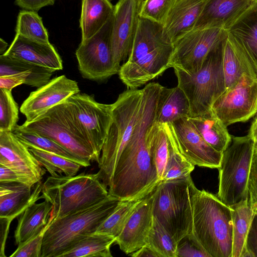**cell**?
Returning <instances> with one entry per match:
<instances>
[{
	"label": "cell",
	"mask_w": 257,
	"mask_h": 257,
	"mask_svg": "<svg viewBox=\"0 0 257 257\" xmlns=\"http://www.w3.org/2000/svg\"><path fill=\"white\" fill-rule=\"evenodd\" d=\"M226 30L242 50L257 73V2Z\"/></svg>",
	"instance_id": "d4e9b609"
},
{
	"label": "cell",
	"mask_w": 257,
	"mask_h": 257,
	"mask_svg": "<svg viewBox=\"0 0 257 257\" xmlns=\"http://www.w3.org/2000/svg\"><path fill=\"white\" fill-rule=\"evenodd\" d=\"M139 19L137 0H118L114 6L110 44L113 65L117 74L121 62L128 58L131 52Z\"/></svg>",
	"instance_id": "9a60e30c"
},
{
	"label": "cell",
	"mask_w": 257,
	"mask_h": 257,
	"mask_svg": "<svg viewBox=\"0 0 257 257\" xmlns=\"http://www.w3.org/2000/svg\"><path fill=\"white\" fill-rule=\"evenodd\" d=\"M190 177L161 180L153 192V217L178 243L192 232L193 214L189 189Z\"/></svg>",
	"instance_id": "ba28073f"
},
{
	"label": "cell",
	"mask_w": 257,
	"mask_h": 257,
	"mask_svg": "<svg viewBox=\"0 0 257 257\" xmlns=\"http://www.w3.org/2000/svg\"><path fill=\"white\" fill-rule=\"evenodd\" d=\"M248 134L254 141L257 140V114L250 125Z\"/></svg>",
	"instance_id": "816d5d0a"
},
{
	"label": "cell",
	"mask_w": 257,
	"mask_h": 257,
	"mask_svg": "<svg viewBox=\"0 0 257 257\" xmlns=\"http://www.w3.org/2000/svg\"><path fill=\"white\" fill-rule=\"evenodd\" d=\"M254 150V142L247 134L232 137L223 152L219 170L218 198L233 206L248 198L247 183Z\"/></svg>",
	"instance_id": "9c48e42d"
},
{
	"label": "cell",
	"mask_w": 257,
	"mask_h": 257,
	"mask_svg": "<svg viewBox=\"0 0 257 257\" xmlns=\"http://www.w3.org/2000/svg\"><path fill=\"white\" fill-rule=\"evenodd\" d=\"M55 0H15V4L24 10L38 12L43 7L53 5Z\"/></svg>",
	"instance_id": "7dc6e473"
},
{
	"label": "cell",
	"mask_w": 257,
	"mask_h": 257,
	"mask_svg": "<svg viewBox=\"0 0 257 257\" xmlns=\"http://www.w3.org/2000/svg\"><path fill=\"white\" fill-rule=\"evenodd\" d=\"M16 34L43 43H49V36L42 18L36 12L23 10L17 20Z\"/></svg>",
	"instance_id": "f35d334b"
},
{
	"label": "cell",
	"mask_w": 257,
	"mask_h": 257,
	"mask_svg": "<svg viewBox=\"0 0 257 257\" xmlns=\"http://www.w3.org/2000/svg\"><path fill=\"white\" fill-rule=\"evenodd\" d=\"M174 0H137L139 17L163 25Z\"/></svg>",
	"instance_id": "b9f144b4"
},
{
	"label": "cell",
	"mask_w": 257,
	"mask_h": 257,
	"mask_svg": "<svg viewBox=\"0 0 257 257\" xmlns=\"http://www.w3.org/2000/svg\"><path fill=\"white\" fill-rule=\"evenodd\" d=\"M133 257H161L148 245H145L131 254Z\"/></svg>",
	"instance_id": "f907efd6"
},
{
	"label": "cell",
	"mask_w": 257,
	"mask_h": 257,
	"mask_svg": "<svg viewBox=\"0 0 257 257\" xmlns=\"http://www.w3.org/2000/svg\"><path fill=\"white\" fill-rule=\"evenodd\" d=\"M54 72L2 55L0 56V88L12 90L23 84L39 88L49 81Z\"/></svg>",
	"instance_id": "ffe728a7"
},
{
	"label": "cell",
	"mask_w": 257,
	"mask_h": 257,
	"mask_svg": "<svg viewBox=\"0 0 257 257\" xmlns=\"http://www.w3.org/2000/svg\"><path fill=\"white\" fill-rule=\"evenodd\" d=\"M120 201L109 194L98 203L54 219L44 234L41 257H60L84 238L96 232Z\"/></svg>",
	"instance_id": "3957f363"
},
{
	"label": "cell",
	"mask_w": 257,
	"mask_h": 257,
	"mask_svg": "<svg viewBox=\"0 0 257 257\" xmlns=\"http://www.w3.org/2000/svg\"><path fill=\"white\" fill-rule=\"evenodd\" d=\"M141 115L131 138L116 164L108 194L125 200L154 189L160 181L147 144V134L156 121L161 89L148 85L144 87Z\"/></svg>",
	"instance_id": "6da1fadb"
},
{
	"label": "cell",
	"mask_w": 257,
	"mask_h": 257,
	"mask_svg": "<svg viewBox=\"0 0 257 257\" xmlns=\"http://www.w3.org/2000/svg\"><path fill=\"white\" fill-rule=\"evenodd\" d=\"M70 103L98 163L112 120V104L97 102L93 95L78 93L67 99Z\"/></svg>",
	"instance_id": "4fadbf2b"
},
{
	"label": "cell",
	"mask_w": 257,
	"mask_h": 257,
	"mask_svg": "<svg viewBox=\"0 0 257 257\" xmlns=\"http://www.w3.org/2000/svg\"><path fill=\"white\" fill-rule=\"evenodd\" d=\"M222 68L226 89L233 86L243 74L257 78V73L247 57L227 33L223 41Z\"/></svg>",
	"instance_id": "484cf974"
},
{
	"label": "cell",
	"mask_w": 257,
	"mask_h": 257,
	"mask_svg": "<svg viewBox=\"0 0 257 257\" xmlns=\"http://www.w3.org/2000/svg\"><path fill=\"white\" fill-rule=\"evenodd\" d=\"M154 190L137 206L122 231L116 238L115 242L126 254H131L148 244L153 218L152 202Z\"/></svg>",
	"instance_id": "d6986e66"
},
{
	"label": "cell",
	"mask_w": 257,
	"mask_h": 257,
	"mask_svg": "<svg viewBox=\"0 0 257 257\" xmlns=\"http://www.w3.org/2000/svg\"><path fill=\"white\" fill-rule=\"evenodd\" d=\"M23 183L19 175L9 168L0 165V183Z\"/></svg>",
	"instance_id": "681fc988"
},
{
	"label": "cell",
	"mask_w": 257,
	"mask_h": 257,
	"mask_svg": "<svg viewBox=\"0 0 257 257\" xmlns=\"http://www.w3.org/2000/svg\"><path fill=\"white\" fill-rule=\"evenodd\" d=\"M52 205L44 200L40 203H34L29 206L18 218V225L15 230L16 244L25 242L39 232L49 221Z\"/></svg>",
	"instance_id": "f1b7e54d"
},
{
	"label": "cell",
	"mask_w": 257,
	"mask_h": 257,
	"mask_svg": "<svg viewBox=\"0 0 257 257\" xmlns=\"http://www.w3.org/2000/svg\"><path fill=\"white\" fill-rule=\"evenodd\" d=\"M189 119L204 140L216 151L223 153L230 145L232 136L227 126L211 110Z\"/></svg>",
	"instance_id": "1f68e13d"
},
{
	"label": "cell",
	"mask_w": 257,
	"mask_h": 257,
	"mask_svg": "<svg viewBox=\"0 0 257 257\" xmlns=\"http://www.w3.org/2000/svg\"><path fill=\"white\" fill-rule=\"evenodd\" d=\"M149 151L157 168L160 180H162L168 162L170 151V137L168 123L156 121L147 134Z\"/></svg>",
	"instance_id": "d6a6232c"
},
{
	"label": "cell",
	"mask_w": 257,
	"mask_h": 257,
	"mask_svg": "<svg viewBox=\"0 0 257 257\" xmlns=\"http://www.w3.org/2000/svg\"><path fill=\"white\" fill-rule=\"evenodd\" d=\"M219 27L194 28L173 43L172 67L193 74L201 67L210 51L226 36Z\"/></svg>",
	"instance_id": "30bf717a"
},
{
	"label": "cell",
	"mask_w": 257,
	"mask_h": 257,
	"mask_svg": "<svg viewBox=\"0 0 257 257\" xmlns=\"http://www.w3.org/2000/svg\"><path fill=\"white\" fill-rule=\"evenodd\" d=\"M177 256L211 257L196 241L192 233L185 237L179 242Z\"/></svg>",
	"instance_id": "ee69618b"
},
{
	"label": "cell",
	"mask_w": 257,
	"mask_h": 257,
	"mask_svg": "<svg viewBox=\"0 0 257 257\" xmlns=\"http://www.w3.org/2000/svg\"><path fill=\"white\" fill-rule=\"evenodd\" d=\"M27 147L51 176L56 177L63 175L73 176L76 175L82 167L79 164L58 155L34 147Z\"/></svg>",
	"instance_id": "74e56055"
},
{
	"label": "cell",
	"mask_w": 257,
	"mask_h": 257,
	"mask_svg": "<svg viewBox=\"0 0 257 257\" xmlns=\"http://www.w3.org/2000/svg\"><path fill=\"white\" fill-rule=\"evenodd\" d=\"M204 0H174L163 24L166 39L173 43L195 28Z\"/></svg>",
	"instance_id": "603a6c76"
},
{
	"label": "cell",
	"mask_w": 257,
	"mask_h": 257,
	"mask_svg": "<svg viewBox=\"0 0 257 257\" xmlns=\"http://www.w3.org/2000/svg\"><path fill=\"white\" fill-rule=\"evenodd\" d=\"M8 43L2 38L0 39V55H3L7 50Z\"/></svg>",
	"instance_id": "f5cc1de1"
},
{
	"label": "cell",
	"mask_w": 257,
	"mask_h": 257,
	"mask_svg": "<svg viewBox=\"0 0 257 257\" xmlns=\"http://www.w3.org/2000/svg\"><path fill=\"white\" fill-rule=\"evenodd\" d=\"M173 49V44L167 43L133 63H124L118 73L120 79L128 89H138L172 67Z\"/></svg>",
	"instance_id": "2e32d148"
},
{
	"label": "cell",
	"mask_w": 257,
	"mask_h": 257,
	"mask_svg": "<svg viewBox=\"0 0 257 257\" xmlns=\"http://www.w3.org/2000/svg\"><path fill=\"white\" fill-rule=\"evenodd\" d=\"M182 154L193 165L218 169L222 153L209 145L202 138L188 117L171 123Z\"/></svg>",
	"instance_id": "ac0fdd59"
},
{
	"label": "cell",
	"mask_w": 257,
	"mask_h": 257,
	"mask_svg": "<svg viewBox=\"0 0 257 257\" xmlns=\"http://www.w3.org/2000/svg\"><path fill=\"white\" fill-rule=\"evenodd\" d=\"M255 2H257V0H255Z\"/></svg>",
	"instance_id": "11a10c76"
},
{
	"label": "cell",
	"mask_w": 257,
	"mask_h": 257,
	"mask_svg": "<svg viewBox=\"0 0 257 257\" xmlns=\"http://www.w3.org/2000/svg\"><path fill=\"white\" fill-rule=\"evenodd\" d=\"M143 89H127L112 104V120L103 145L97 173L106 187L110 185L120 156L141 115Z\"/></svg>",
	"instance_id": "277c9868"
},
{
	"label": "cell",
	"mask_w": 257,
	"mask_h": 257,
	"mask_svg": "<svg viewBox=\"0 0 257 257\" xmlns=\"http://www.w3.org/2000/svg\"><path fill=\"white\" fill-rule=\"evenodd\" d=\"M115 240L111 235L96 232L84 238L60 257H112L110 247Z\"/></svg>",
	"instance_id": "836d02e7"
},
{
	"label": "cell",
	"mask_w": 257,
	"mask_h": 257,
	"mask_svg": "<svg viewBox=\"0 0 257 257\" xmlns=\"http://www.w3.org/2000/svg\"><path fill=\"white\" fill-rule=\"evenodd\" d=\"M168 128L170 137L169 155L162 180L187 179L191 176L195 166L182 154L171 123H168Z\"/></svg>",
	"instance_id": "d590c367"
},
{
	"label": "cell",
	"mask_w": 257,
	"mask_h": 257,
	"mask_svg": "<svg viewBox=\"0 0 257 257\" xmlns=\"http://www.w3.org/2000/svg\"><path fill=\"white\" fill-rule=\"evenodd\" d=\"M19 120V107L12 90L0 88V131L13 132Z\"/></svg>",
	"instance_id": "60d3db41"
},
{
	"label": "cell",
	"mask_w": 257,
	"mask_h": 257,
	"mask_svg": "<svg viewBox=\"0 0 257 257\" xmlns=\"http://www.w3.org/2000/svg\"><path fill=\"white\" fill-rule=\"evenodd\" d=\"M112 23V16L96 34L81 41L76 50L78 69L84 78L101 81L117 74L111 49Z\"/></svg>",
	"instance_id": "8fae6325"
},
{
	"label": "cell",
	"mask_w": 257,
	"mask_h": 257,
	"mask_svg": "<svg viewBox=\"0 0 257 257\" xmlns=\"http://www.w3.org/2000/svg\"><path fill=\"white\" fill-rule=\"evenodd\" d=\"M79 92L76 81L64 75L56 77L31 92L21 105L20 111L25 116L26 121H31L49 109Z\"/></svg>",
	"instance_id": "e0dca14e"
},
{
	"label": "cell",
	"mask_w": 257,
	"mask_h": 257,
	"mask_svg": "<svg viewBox=\"0 0 257 257\" xmlns=\"http://www.w3.org/2000/svg\"><path fill=\"white\" fill-rule=\"evenodd\" d=\"M224 39L210 51L196 72L189 74L174 68L177 85L183 90L189 101L190 117L210 111L213 103L226 89L222 68Z\"/></svg>",
	"instance_id": "52a82bcc"
},
{
	"label": "cell",
	"mask_w": 257,
	"mask_h": 257,
	"mask_svg": "<svg viewBox=\"0 0 257 257\" xmlns=\"http://www.w3.org/2000/svg\"><path fill=\"white\" fill-rule=\"evenodd\" d=\"M12 221L5 217H0V256H6L5 253L6 242Z\"/></svg>",
	"instance_id": "c3c4849f"
},
{
	"label": "cell",
	"mask_w": 257,
	"mask_h": 257,
	"mask_svg": "<svg viewBox=\"0 0 257 257\" xmlns=\"http://www.w3.org/2000/svg\"><path fill=\"white\" fill-rule=\"evenodd\" d=\"M13 133L27 146H32L55 154L86 167L90 163L86 162L75 156L69 151L52 139L32 131L22 128L17 125Z\"/></svg>",
	"instance_id": "8d00e7d4"
},
{
	"label": "cell",
	"mask_w": 257,
	"mask_h": 257,
	"mask_svg": "<svg viewBox=\"0 0 257 257\" xmlns=\"http://www.w3.org/2000/svg\"><path fill=\"white\" fill-rule=\"evenodd\" d=\"M167 43H171L164 36L162 24L139 17L132 49L125 63H133Z\"/></svg>",
	"instance_id": "4316f807"
},
{
	"label": "cell",
	"mask_w": 257,
	"mask_h": 257,
	"mask_svg": "<svg viewBox=\"0 0 257 257\" xmlns=\"http://www.w3.org/2000/svg\"><path fill=\"white\" fill-rule=\"evenodd\" d=\"M41 195L52 205L51 213L56 219L98 203L109 194L97 173H82L48 177Z\"/></svg>",
	"instance_id": "5b68a950"
},
{
	"label": "cell",
	"mask_w": 257,
	"mask_h": 257,
	"mask_svg": "<svg viewBox=\"0 0 257 257\" xmlns=\"http://www.w3.org/2000/svg\"><path fill=\"white\" fill-rule=\"evenodd\" d=\"M246 249L251 257H257V212L254 215L247 235Z\"/></svg>",
	"instance_id": "bcb514c9"
},
{
	"label": "cell",
	"mask_w": 257,
	"mask_h": 257,
	"mask_svg": "<svg viewBox=\"0 0 257 257\" xmlns=\"http://www.w3.org/2000/svg\"><path fill=\"white\" fill-rule=\"evenodd\" d=\"M255 0H204L195 28L219 27L227 30Z\"/></svg>",
	"instance_id": "cb8c5ba5"
},
{
	"label": "cell",
	"mask_w": 257,
	"mask_h": 257,
	"mask_svg": "<svg viewBox=\"0 0 257 257\" xmlns=\"http://www.w3.org/2000/svg\"><path fill=\"white\" fill-rule=\"evenodd\" d=\"M155 188L130 199L121 200L114 211L99 226L96 232L105 233L116 238L137 206Z\"/></svg>",
	"instance_id": "e575fe53"
},
{
	"label": "cell",
	"mask_w": 257,
	"mask_h": 257,
	"mask_svg": "<svg viewBox=\"0 0 257 257\" xmlns=\"http://www.w3.org/2000/svg\"><path fill=\"white\" fill-rule=\"evenodd\" d=\"M53 220L54 217L51 213L49 221L44 228L25 242L19 244L10 257H41L44 236Z\"/></svg>",
	"instance_id": "7bdbcfd3"
},
{
	"label": "cell",
	"mask_w": 257,
	"mask_h": 257,
	"mask_svg": "<svg viewBox=\"0 0 257 257\" xmlns=\"http://www.w3.org/2000/svg\"><path fill=\"white\" fill-rule=\"evenodd\" d=\"M248 201L257 212V150L254 149L247 183Z\"/></svg>",
	"instance_id": "f6af8a7d"
},
{
	"label": "cell",
	"mask_w": 257,
	"mask_h": 257,
	"mask_svg": "<svg viewBox=\"0 0 257 257\" xmlns=\"http://www.w3.org/2000/svg\"><path fill=\"white\" fill-rule=\"evenodd\" d=\"M189 189L194 238L211 257H231L232 208L217 196L199 190L191 177Z\"/></svg>",
	"instance_id": "7a4b0ae2"
},
{
	"label": "cell",
	"mask_w": 257,
	"mask_h": 257,
	"mask_svg": "<svg viewBox=\"0 0 257 257\" xmlns=\"http://www.w3.org/2000/svg\"><path fill=\"white\" fill-rule=\"evenodd\" d=\"M41 181L33 187L22 183H0V217L13 221L29 206L42 199Z\"/></svg>",
	"instance_id": "7402d4cb"
},
{
	"label": "cell",
	"mask_w": 257,
	"mask_h": 257,
	"mask_svg": "<svg viewBox=\"0 0 257 257\" xmlns=\"http://www.w3.org/2000/svg\"><path fill=\"white\" fill-rule=\"evenodd\" d=\"M211 111L227 126L257 113V78L243 74L213 103Z\"/></svg>",
	"instance_id": "7c38bea8"
},
{
	"label": "cell",
	"mask_w": 257,
	"mask_h": 257,
	"mask_svg": "<svg viewBox=\"0 0 257 257\" xmlns=\"http://www.w3.org/2000/svg\"><path fill=\"white\" fill-rule=\"evenodd\" d=\"M3 55L54 71L63 69L62 59L50 43L39 42L18 34Z\"/></svg>",
	"instance_id": "44dd1931"
},
{
	"label": "cell",
	"mask_w": 257,
	"mask_h": 257,
	"mask_svg": "<svg viewBox=\"0 0 257 257\" xmlns=\"http://www.w3.org/2000/svg\"><path fill=\"white\" fill-rule=\"evenodd\" d=\"M254 142V149L255 150H257V140H255Z\"/></svg>",
	"instance_id": "db71d44e"
},
{
	"label": "cell",
	"mask_w": 257,
	"mask_h": 257,
	"mask_svg": "<svg viewBox=\"0 0 257 257\" xmlns=\"http://www.w3.org/2000/svg\"><path fill=\"white\" fill-rule=\"evenodd\" d=\"M178 244L174 238L153 217L147 245L161 257H177Z\"/></svg>",
	"instance_id": "ab89813d"
},
{
	"label": "cell",
	"mask_w": 257,
	"mask_h": 257,
	"mask_svg": "<svg viewBox=\"0 0 257 257\" xmlns=\"http://www.w3.org/2000/svg\"><path fill=\"white\" fill-rule=\"evenodd\" d=\"M190 116V103L183 90L178 85L171 88L163 86L158 101L156 122L172 123Z\"/></svg>",
	"instance_id": "83f0119b"
},
{
	"label": "cell",
	"mask_w": 257,
	"mask_h": 257,
	"mask_svg": "<svg viewBox=\"0 0 257 257\" xmlns=\"http://www.w3.org/2000/svg\"><path fill=\"white\" fill-rule=\"evenodd\" d=\"M232 208V248L231 257H251L246 249V239L256 213L248 199L239 202Z\"/></svg>",
	"instance_id": "4dcf8cb0"
},
{
	"label": "cell",
	"mask_w": 257,
	"mask_h": 257,
	"mask_svg": "<svg viewBox=\"0 0 257 257\" xmlns=\"http://www.w3.org/2000/svg\"><path fill=\"white\" fill-rule=\"evenodd\" d=\"M20 127L52 139L83 161H95L89 141L67 100Z\"/></svg>",
	"instance_id": "8992f818"
},
{
	"label": "cell",
	"mask_w": 257,
	"mask_h": 257,
	"mask_svg": "<svg viewBox=\"0 0 257 257\" xmlns=\"http://www.w3.org/2000/svg\"><path fill=\"white\" fill-rule=\"evenodd\" d=\"M114 9L111 0H82L80 19L81 41L96 34L111 18Z\"/></svg>",
	"instance_id": "f546056e"
},
{
	"label": "cell",
	"mask_w": 257,
	"mask_h": 257,
	"mask_svg": "<svg viewBox=\"0 0 257 257\" xmlns=\"http://www.w3.org/2000/svg\"><path fill=\"white\" fill-rule=\"evenodd\" d=\"M0 165L13 170L23 183L32 187L46 172L27 146L11 132L0 131Z\"/></svg>",
	"instance_id": "5bb4252c"
}]
</instances>
